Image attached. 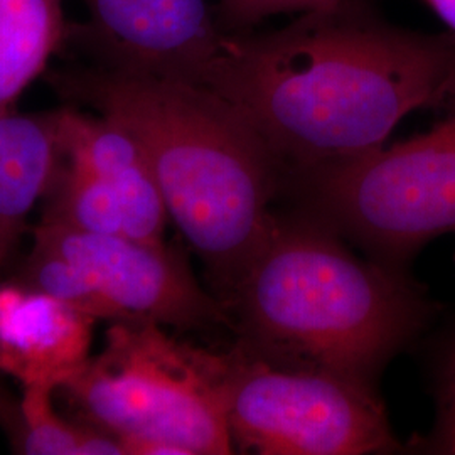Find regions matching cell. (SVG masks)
Wrapping results in <instances>:
<instances>
[{"instance_id":"4fadbf2b","label":"cell","mask_w":455,"mask_h":455,"mask_svg":"<svg viewBox=\"0 0 455 455\" xmlns=\"http://www.w3.org/2000/svg\"><path fill=\"white\" fill-rule=\"evenodd\" d=\"M60 387L34 383L22 387L20 400L11 402L0 390V425L17 454H80V422H69L54 408Z\"/></svg>"},{"instance_id":"8992f818","label":"cell","mask_w":455,"mask_h":455,"mask_svg":"<svg viewBox=\"0 0 455 455\" xmlns=\"http://www.w3.org/2000/svg\"><path fill=\"white\" fill-rule=\"evenodd\" d=\"M235 449L260 455L391 454L400 449L373 385L228 349L223 385Z\"/></svg>"},{"instance_id":"8fae6325","label":"cell","mask_w":455,"mask_h":455,"mask_svg":"<svg viewBox=\"0 0 455 455\" xmlns=\"http://www.w3.org/2000/svg\"><path fill=\"white\" fill-rule=\"evenodd\" d=\"M63 163L56 110L0 114V235L12 246Z\"/></svg>"},{"instance_id":"52a82bcc","label":"cell","mask_w":455,"mask_h":455,"mask_svg":"<svg viewBox=\"0 0 455 455\" xmlns=\"http://www.w3.org/2000/svg\"><path fill=\"white\" fill-rule=\"evenodd\" d=\"M34 243L82 267L101 321H144L180 331L233 327L227 306L199 283L184 253L165 242L84 233L43 220Z\"/></svg>"},{"instance_id":"9c48e42d","label":"cell","mask_w":455,"mask_h":455,"mask_svg":"<svg viewBox=\"0 0 455 455\" xmlns=\"http://www.w3.org/2000/svg\"><path fill=\"white\" fill-rule=\"evenodd\" d=\"M98 321L22 282H0V374L61 385L92 356Z\"/></svg>"},{"instance_id":"5b68a950","label":"cell","mask_w":455,"mask_h":455,"mask_svg":"<svg viewBox=\"0 0 455 455\" xmlns=\"http://www.w3.org/2000/svg\"><path fill=\"white\" fill-rule=\"evenodd\" d=\"M282 189L374 260L396 268L455 233V103L428 132L344 163L283 174Z\"/></svg>"},{"instance_id":"3957f363","label":"cell","mask_w":455,"mask_h":455,"mask_svg":"<svg viewBox=\"0 0 455 455\" xmlns=\"http://www.w3.org/2000/svg\"><path fill=\"white\" fill-rule=\"evenodd\" d=\"M225 306L236 344L253 356L373 387L435 315L405 268L359 259L300 208L274 216Z\"/></svg>"},{"instance_id":"7c38bea8","label":"cell","mask_w":455,"mask_h":455,"mask_svg":"<svg viewBox=\"0 0 455 455\" xmlns=\"http://www.w3.org/2000/svg\"><path fill=\"white\" fill-rule=\"evenodd\" d=\"M68 33L65 0H0V114L14 110Z\"/></svg>"},{"instance_id":"30bf717a","label":"cell","mask_w":455,"mask_h":455,"mask_svg":"<svg viewBox=\"0 0 455 455\" xmlns=\"http://www.w3.org/2000/svg\"><path fill=\"white\" fill-rule=\"evenodd\" d=\"M56 120L65 161L93 172L118 197L125 236L164 243L171 218L154 171L131 132L76 105L58 108Z\"/></svg>"},{"instance_id":"6da1fadb","label":"cell","mask_w":455,"mask_h":455,"mask_svg":"<svg viewBox=\"0 0 455 455\" xmlns=\"http://www.w3.org/2000/svg\"><path fill=\"white\" fill-rule=\"evenodd\" d=\"M201 86L259 132L282 174L385 146L423 108L455 103V36L393 26L358 0L289 26L227 33Z\"/></svg>"},{"instance_id":"277c9868","label":"cell","mask_w":455,"mask_h":455,"mask_svg":"<svg viewBox=\"0 0 455 455\" xmlns=\"http://www.w3.org/2000/svg\"><path fill=\"white\" fill-rule=\"evenodd\" d=\"M228 351L180 341L165 327L115 321L105 346L58 393L118 439H157L186 455L235 454L223 385Z\"/></svg>"},{"instance_id":"e0dca14e","label":"cell","mask_w":455,"mask_h":455,"mask_svg":"<svg viewBox=\"0 0 455 455\" xmlns=\"http://www.w3.org/2000/svg\"><path fill=\"white\" fill-rule=\"evenodd\" d=\"M455 36V0H422Z\"/></svg>"},{"instance_id":"ac0fdd59","label":"cell","mask_w":455,"mask_h":455,"mask_svg":"<svg viewBox=\"0 0 455 455\" xmlns=\"http://www.w3.org/2000/svg\"><path fill=\"white\" fill-rule=\"evenodd\" d=\"M11 248H12V244L9 243V242L0 235V267H2L4 260L7 259V255H9Z\"/></svg>"},{"instance_id":"ba28073f","label":"cell","mask_w":455,"mask_h":455,"mask_svg":"<svg viewBox=\"0 0 455 455\" xmlns=\"http://www.w3.org/2000/svg\"><path fill=\"white\" fill-rule=\"evenodd\" d=\"M86 22L69 29L100 65L201 84L227 31L208 0H82Z\"/></svg>"},{"instance_id":"2e32d148","label":"cell","mask_w":455,"mask_h":455,"mask_svg":"<svg viewBox=\"0 0 455 455\" xmlns=\"http://www.w3.org/2000/svg\"><path fill=\"white\" fill-rule=\"evenodd\" d=\"M420 447L430 454L455 455V347L442 381L437 422Z\"/></svg>"},{"instance_id":"7a4b0ae2","label":"cell","mask_w":455,"mask_h":455,"mask_svg":"<svg viewBox=\"0 0 455 455\" xmlns=\"http://www.w3.org/2000/svg\"><path fill=\"white\" fill-rule=\"evenodd\" d=\"M54 90L114 120L140 144L169 218L225 304L267 238L282 165L242 114L195 83L107 66L54 73Z\"/></svg>"},{"instance_id":"5bb4252c","label":"cell","mask_w":455,"mask_h":455,"mask_svg":"<svg viewBox=\"0 0 455 455\" xmlns=\"http://www.w3.org/2000/svg\"><path fill=\"white\" fill-rule=\"evenodd\" d=\"M48 195L44 221L84 233L125 235L118 197L105 180L82 165L65 161Z\"/></svg>"},{"instance_id":"9a60e30c","label":"cell","mask_w":455,"mask_h":455,"mask_svg":"<svg viewBox=\"0 0 455 455\" xmlns=\"http://www.w3.org/2000/svg\"><path fill=\"white\" fill-rule=\"evenodd\" d=\"M339 0H220V22L227 33H246L268 17L302 14L336 5Z\"/></svg>"}]
</instances>
